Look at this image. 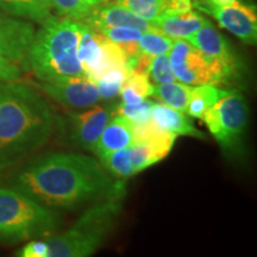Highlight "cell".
Masks as SVG:
<instances>
[{"label": "cell", "instance_id": "6da1fadb", "mask_svg": "<svg viewBox=\"0 0 257 257\" xmlns=\"http://www.w3.org/2000/svg\"><path fill=\"white\" fill-rule=\"evenodd\" d=\"M125 184L94 157L49 153L17 173L12 187L51 210H78L125 193Z\"/></svg>", "mask_w": 257, "mask_h": 257}, {"label": "cell", "instance_id": "7a4b0ae2", "mask_svg": "<svg viewBox=\"0 0 257 257\" xmlns=\"http://www.w3.org/2000/svg\"><path fill=\"white\" fill-rule=\"evenodd\" d=\"M55 115L40 92L17 81L0 80V173L46 144Z\"/></svg>", "mask_w": 257, "mask_h": 257}, {"label": "cell", "instance_id": "3957f363", "mask_svg": "<svg viewBox=\"0 0 257 257\" xmlns=\"http://www.w3.org/2000/svg\"><path fill=\"white\" fill-rule=\"evenodd\" d=\"M79 22L50 17L35 32L29 49V70L40 81L86 76L78 56Z\"/></svg>", "mask_w": 257, "mask_h": 257}, {"label": "cell", "instance_id": "277c9868", "mask_svg": "<svg viewBox=\"0 0 257 257\" xmlns=\"http://www.w3.org/2000/svg\"><path fill=\"white\" fill-rule=\"evenodd\" d=\"M125 193L95 202L68 230L46 237L49 257H87L105 242L117 224Z\"/></svg>", "mask_w": 257, "mask_h": 257}, {"label": "cell", "instance_id": "5b68a950", "mask_svg": "<svg viewBox=\"0 0 257 257\" xmlns=\"http://www.w3.org/2000/svg\"><path fill=\"white\" fill-rule=\"evenodd\" d=\"M61 224L56 211L14 187H0V242L46 238L55 233Z\"/></svg>", "mask_w": 257, "mask_h": 257}, {"label": "cell", "instance_id": "8992f818", "mask_svg": "<svg viewBox=\"0 0 257 257\" xmlns=\"http://www.w3.org/2000/svg\"><path fill=\"white\" fill-rule=\"evenodd\" d=\"M201 119L224 153L233 156L242 152L249 106L240 93L230 91L205 111Z\"/></svg>", "mask_w": 257, "mask_h": 257}, {"label": "cell", "instance_id": "52a82bcc", "mask_svg": "<svg viewBox=\"0 0 257 257\" xmlns=\"http://www.w3.org/2000/svg\"><path fill=\"white\" fill-rule=\"evenodd\" d=\"M168 56L175 78L185 85L223 86L234 82L223 64L204 55L186 40H174Z\"/></svg>", "mask_w": 257, "mask_h": 257}, {"label": "cell", "instance_id": "ba28073f", "mask_svg": "<svg viewBox=\"0 0 257 257\" xmlns=\"http://www.w3.org/2000/svg\"><path fill=\"white\" fill-rule=\"evenodd\" d=\"M31 22L12 17L0 10V54L29 70V49L35 36Z\"/></svg>", "mask_w": 257, "mask_h": 257}, {"label": "cell", "instance_id": "9c48e42d", "mask_svg": "<svg viewBox=\"0 0 257 257\" xmlns=\"http://www.w3.org/2000/svg\"><path fill=\"white\" fill-rule=\"evenodd\" d=\"M40 88L68 108H87L100 100L96 85L86 76L41 81Z\"/></svg>", "mask_w": 257, "mask_h": 257}, {"label": "cell", "instance_id": "30bf717a", "mask_svg": "<svg viewBox=\"0 0 257 257\" xmlns=\"http://www.w3.org/2000/svg\"><path fill=\"white\" fill-rule=\"evenodd\" d=\"M115 105L91 106L87 110L69 114L70 141L83 150L94 153L99 137L114 114Z\"/></svg>", "mask_w": 257, "mask_h": 257}, {"label": "cell", "instance_id": "8fae6325", "mask_svg": "<svg viewBox=\"0 0 257 257\" xmlns=\"http://www.w3.org/2000/svg\"><path fill=\"white\" fill-rule=\"evenodd\" d=\"M217 19L221 28L226 29L243 43L255 46L257 42V16L252 6L239 0L224 6H207L199 9Z\"/></svg>", "mask_w": 257, "mask_h": 257}, {"label": "cell", "instance_id": "7c38bea8", "mask_svg": "<svg viewBox=\"0 0 257 257\" xmlns=\"http://www.w3.org/2000/svg\"><path fill=\"white\" fill-rule=\"evenodd\" d=\"M193 47L200 50L204 55L210 59L217 60L231 74L233 80L240 75V62L234 55L232 48L223 35L212 25L211 22H206L199 30L188 37L187 40Z\"/></svg>", "mask_w": 257, "mask_h": 257}, {"label": "cell", "instance_id": "4fadbf2b", "mask_svg": "<svg viewBox=\"0 0 257 257\" xmlns=\"http://www.w3.org/2000/svg\"><path fill=\"white\" fill-rule=\"evenodd\" d=\"M83 22L95 30H100L102 28L126 27L137 29L142 32L156 31L149 21L140 18L118 3L115 4H110L108 2L105 3L94 10Z\"/></svg>", "mask_w": 257, "mask_h": 257}, {"label": "cell", "instance_id": "5bb4252c", "mask_svg": "<svg viewBox=\"0 0 257 257\" xmlns=\"http://www.w3.org/2000/svg\"><path fill=\"white\" fill-rule=\"evenodd\" d=\"M207 19L199 12L188 11H168L153 19L150 23L157 32L167 35L174 40H187L194 35Z\"/></svg>", "mask_w": 257, "mask_h": 257}, {"label": "cell", "instance_id": "9a60e30c", "mask_svg": "<svg viewBox=\"0 0 257 257\" xmlns=\"http://www.w3.org/2000/svg\"><path fill=\"white\" fill-rule=\"evenodd\" d=\"M105 36L85 22H79L78 56L86 78H91L104 56Z\"/></svg>", "mask_w": 257, "mask_h": 257}, {"label": "cell", "instance_id": "2e32d148", "mask_svg": "<svg viewBox=\"0 0 257 257\" xmlns=\"http://www.w3.org/2000/svg\"><path fill=\"white\" fill-rule=\"evenodd\" d=\"M134 123L126 117L114 114L113 119H110L96 143L94 154L100 157L113 153L115 150L126 148L133 142Z\"/></svg>", "mask_w": 257, "mask_h": 257}, {"label": "cell", "instance_id": "e0dca14e", "mask_svg": "<svg viewBox=\"0 0 257 257\" xmlns=\"http://www.w3.org/2000/svg\"><path fill=\"white\" fill-rule=\"evenodd\" d=\"M152 118L162 130L176 136H189L198 140H206V135L198 130L185 112L169 107L166 104H154Z\"/></svg>", "mask_w": 257, "mask_h": 257}, {"label": "cell", "instance_id": "ac0fdd59", "mask_svg": "<svg viewBox=\"0 0 257 257\" xmlns=\"http://www.w3.org/2000/svg\"><path fill=\"white\" fill-rule=\"evenodd\" d=\"M140 18L152 22L168 11H188L192 10V0H117Z\"/></svg>", "mask_w": 257, "mask_h": 257}, {"label": "cell", "instance_id": "d6986e66", "mask_svg": "<svg viewBox=\"0 0 257 257\" xmlns=\"http://www.w3.org/2000/svg\"><path fill=\"white\" fill-rule=\"evenodd\" d=\"M0 10L12 17L40 24L53 17L50 0H0Z\"/></svg>", "mask_w": 257, "mask_h": 257}, {"label": "cell", "instance_id": "ffe728a7", "mask_svg": "<svg viewBox=\"0 0 257 257\" xmlns=\"http://www.w3.org/2000/svg\"><path fill=\"white\" fill-rule=\"evenodd\" d=\"M176 137H178L176 135L162 130L153 120V118H150L146 123L134 125L133 141L149 143L163 157L168 156L173 146H174Z\"/></svg>", "mask_w": 257, "mask_h": 257}, {"label": "cell", "instance_id": "44dd1931", "mask_svg": "<svg viewBox=\"0 0 257 257\" xmlns=\"http://www.w3.org/2000/svg\"><path fill=\"white\" fill-rule=\"evenodd\" d=\"M230 91L214 85H201L192 87L186 112L189 117L201 119L205 111L208 110L212 105L216 104L220 98H223Z\"/></svg>", "mask_w": 257, "mask_h": 257}, {"label": "cell", "instance_id": "7402d4cb", "mask_svg": "<svg viewBox=\"0 0 257 257\" xmlns=\"http://www.w3.org/2000/svg\"><path fill=\"white\" fill-rule=\"evenodd\" d=\"M192 87L189 85H185L182 82H167L157 83L153 86L152 96L162 101L169 107L175 108L181 112H186L191 95Z\"/></svg>", "mask_w": 257, "mask_h": 257}, {"label": "cell", "instance_id": "603a6c76", "mask_svg": "<svg viewBox=\"0 0 257 257\" xmlns=\"http://www.w3.org/2000/svg\"><path fill=\"white\" fill-rule=\"evenodd\" d=\"M59 17L83 22L94 10L110 0H50Z\"/></svg>", "mask_w": 257, "mask_h": 257}, {"label": "cell", "instance_id": "cb8c5ba5", "mask_svg": "<svg viewBox=\"0 0 257 257\" xmlns=\"http://www.w3.org/2000/svg\"><path fill=\"white\" fill-rule=\"evenodd\" d=\"M153 85L149 81V75L133 73L125 79L120 88V98L126 104H136L152 96Z\"/></svg>", "mask_w": 257, "mask_h": 257}, {"label": "cell", "instance_id": "d4e9b609", "mask_svg": "<svg viewBox=\"0 0 257 257\" xmlns=\"http://www.w3.org/2000/svg\"><path fill=\"white\" fill-rule=\"evenodd\" d=\"M127 152L135 174L149 168V167L165 159L155 148L147 142H135L133 141L130 146L127 147Z\"/></svg>", "mask_w": 257, "mask_h": 257}, {"label": "cell", "instance_id": "484cf974", "mask_svg": "<svg viewBox=\"0 0 257 257\" xmlns=\"http://www.w3.org/2000/svg\"><path fill=\"white\" fill-rule=\"evenodd\" d=\"M130 75L126 69L114 68L105 73L98 81L95 82L96 88H98L100 99L104 100H111L119 94L121 85H123L125 79Z\"/></svg>", "mask_w": 257, "mask_h": 257}, {"label": "cell", "instance_id": "4316f807", "mask_svg": "<svg viewBox=\"0 0 257 257\" xmlns=\"http://www.w3.org/2000/svg\"><path fill=\"white\" fill-rule=\"evenodd\" d=\"M100 161L101 165L108 172H111L112 175L118 176V178H130L135 175L130 157H128L127 147L100 157Z\"/></svg>", "mask_w": 257, "mask_h": 257}, {"label": "cell", "instance_id": "83f0119b", "mask_svg": "<svg viewBox=\"0 0 257 257\" xmlns=\"http://www.w3.org/2000/svg\"><path fill=\"white\" fill-rule=\"evenodd\" d=\"M154 104L155 102L147 100V99H144V100L140 102H136V104L121 102L119 105H115L114 114L124 115L127 119L133 121L134 124H142L152 118Z\"/></svg>", "mask_w": 257, "mask_h": 257}, {"label": "cell", "instance_id": "f1b7e54d", "mask_svg": "<svg viewBox=\"0 0 257 257\" xmlns=\"http://www.w3.org/2000/svg\"><path fill=\"white\" fill-rule=\"evenodd\" d=\"M174 38L167 36L157 31H147L143 32L140 40L141 51L156 56L161 54H169L172 49Z\"/></svg>", "mask_w": 257, "mask_h": 257}, {"label": "cell", "instance_id": "f546056e", "mask_svg": "<svg viewBox=\"0 0 257 257\" xmlns=\"http://www.w3.org/2000/svg\"><path fill=\"white\" fill-rule=\"evenodd\" d=\"M149 74H152V78L156 83L176 81L168 54H161V55L154 56Z\"/></svg>", "mask_w": 257, "mask_h": 257}, {"label": "cell", "instance_id": "4dcf8cb0", "mask_svg": "<svg viewBox=\"0 0 257 257\" xmlns=\"http://www.w3.org/2000/svg\"><path fill=\"white\" fill-rule=\"evenodd\" d=\"M100 31L111 42L120 46V44L133 43V42H140L143 32L134 28L126 27H113V28H102Z\"/></svg>", "mask_w": 257, "mask_h": 257}, {"label": "cell", "instance_id": "1f68e13d", "mask_svg": "<svg viewBox=\"0 0 257 257\" xmlns=\"http://www.w3.org/2000/svg\"><path fill=\"white\" fill-rule=\"evenodd\" d=\"M16 256L21 257H49V245L44 238H34L30 239L17 250Z\"/></svg>", "mask_w": 257, "mask_h": 257}, {"label": "cell", "instance_id": "d6a6232c", "mask_svg": "<svg viewBox=\"0 0 257 257\" xmlns=\"http://www.w3.org/2000/svg\"><path fill=\"white\" fill-rule=\"evenodd\" d=\"M24 69L18 63L14 62L0 54V80L3 81H17L23 76Z\"/></svg>", "mask_w": 257, "mask_h": 257}, {"label": "cell", "instance_id": "836d02e7", "mask_svg": "<svg viewBox=\"0 0 257 257\" xmlns=\"http://www.w3.org/2000/svg\"><path fill=\"white\" fill-rule=\"evenodd\" d=\"M153 59H154L153 55H150V54L148 53H144V51H141L134 62L133 73L146 74V75H149L150 68H152Z\"/></svg>", "mask_w": 257, "mask_h": 257}, {"label": "cell", "instance_id": "e575fe53", "mask_svg": "<svg viewBox=\"0 0 257 257\" xmlns=\"http://www.w3.org/2000/svg\"><path fill=\"white\" fill-rule=\"evenodd\" d=\"M195 8H207V6H212V0H195L194 4Z\"/></svg>", "mask_w": 257, "mask_h": 257}, {"label": "cell", "instance_id": "d590c367", "mask_svg": "<svg viewBox=\"0 0 257 257\" xmlns=\"http://www.w3.org/2000/svg\"><path fill=\"white\" fill-rule=\"evenodd\" d=\"M237 2V0H212V6H224L229 5L231 3Z\"/></svg>", "mask_w": 257, "mask_h": 257}]
</instances>
